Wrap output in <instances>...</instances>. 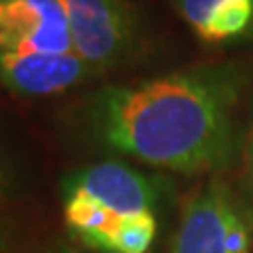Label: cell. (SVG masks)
I'll use <instances>...</instances> for the list:
<instances>
[{"instance_id": "ba28073f", "label": "cell", "mask_w": 253, "mask_h": 253, "mask_svg": "<svg viewBox=\"0 0 253 253\" xmlns=\"http://www.w3.org/2000/svg\"><path fill=\"white\" fill-rule=\"evenodd\" d=\"M61 203L66 224L81 239V243L89 249L108 253L110 236H112L121 217H116L101 203L86 194H63Z\"/></svg>"}, {"instance_id": "8fae6325", "label": "cell", "mask_w": 253, "mask_h": 253, "mask_svg": "<svg viewBox=\"0 0 253 253\" xmlns=\"http://www.w3.org/2000/svg\"><path fill=\"white\" fill-rule=\"evenodd\" d=\"M247 167H249V175L253 179V125H251V133L247 137Z\"/></svg>"}, {"instance_id": "6da1fadb", "label": "cell", "mask_w": 253, "mask_h": 253, "mask_svg": "<svg viewBox=\"0 0 253 253\" xmlns=\"http://www.w3.org/2000/svg\"><path fill=\"white\" fill-rule=\"evenodd\" d=\"M247 74L230 63L196 66L135 83L104 84L76 114L93 144L186 175L232 165L234 110Z\"/></svg>"}, {"instance_id": "7c38bea8", "label": "cell", "mask_w": 253, "mask_h": 253, "mask_svg": "<svg viewBox=\"0 0 253 253\" xmlns=\"http://www.w3.org/2000/svg\"><path fill=\"white\" fill-rule=\"evenodd\" d=\"M42 253H78V251L72 249V247H66V245H57V247H51V249H46Z\"/></svg>"}, {"instance_id": "9c48e42d", "label": "cell", "mask_w": 253, "mask_h": 253, "mask_svg": "<svg viewBox=\"0 0 253 253\" xmlns=\"http://www.w3.org/2000/svg\"><path fill=\"white\" fill-rule=\"evenodd\" d=\"M32 186V163L9 125L0 121V207L28 194Z\"/></svg>"}, {"instance_id": "3957f363", "label": "cell", "mask_w": 253, "mask_h": 253, "mask_svg": "<svg viewBox=\"0 0 253 253\" xmlns=\"http://www.w3.org/2000/svg\"><path fill=\"white\" fill-rule=\"evenodd\" d=\"M253 215L224 181L209 179L181 209L171 253H251Z\"/></svg>"}, {"instance_id": "277c9868", "label": "cell", "mask_w": 253, "mask_h": 253, "mask_svg": "<svg viewBox=\"0 0 253 253\" xmlns=\"http://www.w3.org/2000/svg\"><path fill=\"white\" fill-rule=\"evenodd\" d=\"M97 76L78 53H0V84L21 99L63 95Z\"/></svg>"}, {"instance_id": "7a4b0ae2", "label": "cell", "mask_w": 253, "mask_h": 253, "mask_svg": "<svg viewBox=\"0 0 253 253\" xmlns=\"http://www.w3.org/2000/svg\"><path fill=\"white\" fill-rule=\"evenodd\" d=\"M74 51L99 76L126 66L144 44V23L129 0H59Z\"/></svg>"}, {"instance_id": "5b68a950", "label": "cell", "mask_w": 253, "mask_h": 253, "mask_svg": "<svg viewBox=\"0 0 253 253\" xmlns=\"http://www.w3.org/2000/svg\"><path fill=\"white\" fill-rule=\"evenodd\" d=\"M86 194L116 217L154 213L156 190L144 173L121 161H101L66 173L59 194Z\"/></svg>"}, {"instance_id": "8992f818", "label": "cell", "mask_w": 253, "mask_h": 253, "mask_svg": "<svg viewBox=\"0 0 253 253\" xmlns=\"http://www.w3.org/2000/svg\"><path fill=\"white\" fill-rule=\"evenodd\" d=\"M0 53H76L59 0H0Z\"/></svg>"}, {"instance_id": "30bf717a", "label": "cell", "mask_w": 253, "mask_h": 253, "mask_svg": "<svg viewBox=\"0 0 253 253\" xmlns=\"http://www.w3.org/2000/svg\"><path fill=\"white\" fill-rule=\"evenodd\" d=\"M156 236L154 213L121 217L110 236L108 253H146Z\"/></svg>"}, {"instance_id": "52a82bcc", "label": "cell", "mask_w": 253, "mask_h": 253, "mask_svg": "<svg viewBox=\"0 0 253 253\" xmlns=\"http://www.w3.org/2000/svg\"><path fill=\"white\" fill-rule=\"evenodd\" d=\"M173 6L194 36L209 46L253 36V0H173Z\"/></svg>"}, {"instance_id": "4fadbf2b", "label": "cell", "mask_w": 253, "mask_h": 253, "mask_svg": "<svg viewBox=\"0 0 253 253\" xmlns=\"http://www.w3.org/2000/svg\"><path fill=\"white\" fill-rule=\"evenodd\" d=\"M4 251V236H2V232H0V253Z\"/></svg>"}]
</instances>
